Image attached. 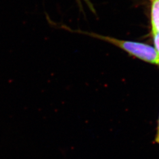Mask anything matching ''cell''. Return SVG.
<instances>
[{"label": "cell", "instance_id": "obj_4", "mask_svg": "<svg viewBox=\"0 0 159 159\" xmlns=\"http://www.w3.org/2000/svg\"><path fill=\"white\" fill-rule=\"evenodd\" d=\"M155 142L156 143L159 144V117L158 121H157V132L156 135L155 137Z\"/></svg>", "mask_w": 159, "mask_h": 159}, {"label": "cell", "instance_id": "obj_3", "mask_svg": "<svg viewBox=\"0 0 159 159\" xmlns=\"http://www.w3.org/2000/svg\"><path fill=\"white\" fill-rule=\"evenodd\" d=\"M154 42L159 55V36L157 34H153Z\"/></svg>", "mask_w": 159, "mask_h": 159}, {"label": "cell", "instance_id": "obj_2", "mask_svg": "<svg viewBox=\"0 0 159 159\" xmlns=\"http://www.w3.org/2000/svg\"><path fill=\"white\" fill-rule=\"evenodd\" d=\"M76 2L77 4V6L79 8L80 11L83 14L85 15V12L84 11V7L83 6V2H84L88 7L89 9L91 11V12L96 16L97 12L96 8L94 6H93L90 0H76Z\"/></svg>", "mask_w": 159, "mask_h": 159}, {"label": "cell", "instance_id": "obj_1", "mask_svg": "<svg viewBox=\"0 0 159 159\" xmlns=\"http://www.w3.org/2000/svg\"><path fill=\"white\" fill-rule=\"evenodd\" d=\"M151 20L153 34L159 36V0H151Z\"/></svg>", "mask_w": 159, "mask_h": 159}]
</instances>
